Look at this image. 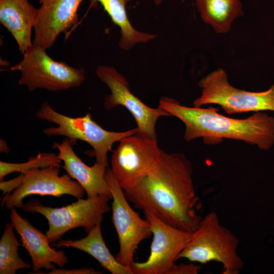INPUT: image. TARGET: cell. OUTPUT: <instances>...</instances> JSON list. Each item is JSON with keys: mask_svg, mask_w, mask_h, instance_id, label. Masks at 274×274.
Masks as SVG:
<instances>
[{"mask_svg": "<svg viewBox=\"0 0 274 274\" xmlns=\"http://www.w3.org/2000/svg\"><path fill=\"white\" fill-rule=\"evenodd\" d=\"M190 161L183 154L162 151L156 168L135 186L124 191L135 208L162 221L190 232L202 217L200 199L196 194Z\"/></svg>", "mask_w": 274, "mask_h": 274, "instance_id": "1", "label": "cell"}, {"mask_svg": "<svg viewBox=\"0 0 274 274\" xmlns=\"http://www.w3.org/2000/svg\"><path fill=\"white\" fill-rule=\"evenodd\" d=\"M46 0H39V4H43L45 1H46Z\"/></svg>", "mask_w": 274, "mask_h": 274, "instance_id": "27", "label": "cell"}, {"mask_svg": "<svg viewBox=\"0 0 274 274\" xmlns=\"http://www.w3.org/2000/svg\"><path fill=\"white\" fill-rule=\"evenodd\" d=\"M238 238L223 226L218 215L211 212L202 218L186 247L177 257L204 264L216 261L222 265V274H238L244 263L238 255Z\"/></svg>", "mask_w": 274, "mask_h": 274, "instance_id": "3", "label": "cell"}, {"mask_svg": "<svg viewBox=\"0 0 274 274\" xmlns=\"http://www.w3.org/2000/svg\"><path fill=\"white\" fill-rule=\"evenodd\" d=\"M111 199L108 195L82 198L61 208L45 206L38 200L31 199L22 208L25 212L39 213L46 218L49 229L45 234L52 244L73 229L83 227L87 233H89L101 223L103 215L110 211L108 202Z\"/></svg>", "mask_w": 274, "mask_h": 274, "instance_id": "7", "label": "cell"}, {"mask_svg": "<svg viewBox=\"0 0 274 274\" xmlns=\"http://www.w3.org/2000/svg\"><path fill=\"white\" fill-rule=\"evenodd\" d=\"M163 150L157 140L137 134L124 138L114 151L111 171L124 191L135 186L159 163Z\"/></svg>", "mask_w": 274, "mask_h": 274, "instance_id": "8", "label": "cell"}, {"mask_svg": "<svg viewBox=\"0 0 274 274\" xmlns=\"http://www.w3.org/2000/svg\"><path fill=\"white\" fill-rule=\"evenodd\" d=\"M90 7L99 3L108 13L112 21L119 27L120 37L119 47L125 51L132 49L138 44L147 43L157 37L156 34L140 31L131 24L127 15L126 7L133 0H88Z\"/></svg>", "mask_w": 274, "mask_h": 274, "instance_id": "18", "label": "cell"}, {"mask_svg": "<svg viewBox=\"0 0 274 274\" xmlns=\"http://www.w3.org/2000/svg\"><path fill=\"white\" fill-rule=\"evenodd\" d=\"M46 49L32 45L11 71H19L18 84L29 91L43 89L51 91L67 90L80 86L86 80L82 67L75 68L64 62L54 60Z\"/></svg>", "mask_w": 274, "mask_h": 274, "instance_id": "5", "label": "cell"}, {"mask_svg": "<svg viewBox=\"0 0 274 274\" xmlns=\"http://www.w3.org/2000/svg\"><path fill=\"white\" fill-rule=\"evenodd\" d=\"M53 146L58 151L57 155L63 162L62 167L83 187L87 197L108 195L112 198L105 178L108 167L97 162L92 166L86 164L74 152L73 146L67 138L61 143L54 142Z\"/></svg>", "mask_w": 274, "mask_h": 274, "instance_id": "15", "label": "cell"}, {"mask_svg": "<svg viewBox=\"0 0 274 274\" xmlns=\"http://www.w3.org/2000/svg\"><path fill=\"white\" fill-rule=\"evenodd\" d=\"M0 152L1 153L8 154L10 152V149L7 145V142L1 139L0 140Z\"/></svg>", "mask_w": 274, "mask_h": 274, "instance_id": "25", "label": "cell"}, {"mask_svg": "<svg viewBox=\"0 0 274 274\" xmlns=\"http://www.w3.org/2000/svg\"><path fill=\"white\" fill-rule=\"evenodd\" d=\"M158 107L183 122L187 142L201 138L206 144L216 145L223 139H232L256 145L261 150L274 145V117L262 111L235 119L220 114L218 108L189 107L167 96L160 98Z\"/></svg>", "mask_w": 274, "mask_h": 274, "instance_id": "2", "label": "cell"}, {"mask_svg": "<svg viewBox=\"0 0 274 274\" xmlns=\"http://www.w3.org/2000/svg\"><path fill=\"white\" fill-rule=\"evenodd\" d=\"M200 268L199 265L192 262L188 264H175L169 271L168 274H197Z\"/></svg>", "mask_w": 274, "mask_h": 274, "instance_id": "22", "label": "cell"}, {"mask_svg": "<svg viewBox=\"0 0 274 274\" xmlns=\"http://www.w3.org/2000/svg\"><path fill=\"white\" fill-rule=\"evenodd\" d=\"M10 220L20 237V245L31 258L34 273L43 268L51 270L55 268V264L63 267L68 263V257L64 251L52 248L46 234L33 226L26 218H22L15 208L11 210Z\"/></svg>", "mask_w": 274, "mask_h": 274, "instance_id": "14", "label": "cell"}, {"mask_svg": "<svg viewBox=\"0 0 274 274\" xmlns=\"http://www.w3.org/2000/svg\"><path fill=\"white\" fill-rule=\"evenodd\" d=\"M95 73L111 92L105 98V108L111 110L118 106L124 107L135 120L138 130L136 134L157 140L155 126L158 118L171 115L159 107L152 108L144 104L131 92L126 78L114 67L99 65Z\"/></svg>", "mask_w": 274, "mask_h": 274, "instance_id": "10", "label": "cell"}, {"mask_svg": "<svg viewBox=\"0 0 274 274\" xmlns=\"http://www.w3.org/2000/svg\"><path fill=\"white\" fill-rule=\"evenodd\" d=\"M202 20L216 33L228 32L233 21L244 16L241 0H194Z\"/></svg>", "mask_w": 274, "mask_h": 274, "instance_id": "19", "label": "cell"}, {"mask_svg": "<svg viewBox=\"0 0 274 274\" xmlns=\"http://www.w3.org/2000/svg\"><path fill=\"white\" fill-rule=\"evenodd\" d=\"M200 95L193 107L218 105L228 115L249 112L274 111V84L263 91L253 92L232 86L225 71L219 68L200 80Z\"/></svg>", "mask_w": 274, "mask_h": 274, "instance_id": "6", "label": "cell"}, {"mask_svg": "<svg viewBox=\"0 0 274 274\" xmlns=\"http://www.w3.org/2000/svg\"><path fill=\"white\" fill-rule=\"evenodd\" d=\"M36 117L57 125L44 129V134L48 136H65L73 146L78 140L87 143L93 150L95 162L107 167H109L107 155L112 151L113 144L125 137L136 134L138 131L137 128L122 132L109 131L95 122L89 112L83 116L70 117L54 110L47 101L41 105Z\"/></svg>", "mask_w": 274, "mask_h": 274, "instance_id": "4", "label": "cell"}, {"mask_svg": "<svg viewBox=\"0 0 274 274\" xmlns=\"http://www.w3.org/2000/svg\"><path fill=\"white\" fill-rule=\"evenodd\" d=\"M60 165L36 168L23 173L21 184L12 193L2 197L1 206L6 208H22L23 200L29 195L53 196L70 195L76 199L83 198L85 190L67 174L59 176Z\"/></svg>", "mask_w": 274, "mask_h": 274, "instance_id": "12", "label": "cell"}, {"mask_svg": "<svg viewBox=\"0 0 274 274\" xmlns=\"http://www.w3.org/2000/svg\"><path fill=\"white\" fill-rule=\"evenodd\" d=\"M38 9L28 0H0V22L15 40L21 54L33 45L31 32Z\"/></svg>", "mask_w": 274, "mask_h": 274, "instance_id": "16", "label": "cell"}, {"mask_svg": "<svg viewBox=\"0 0 274 274\" xmlns=\"http://www.w3.org/2000/svg\"><path fill=\"white\" fill-rule=\"evenodd\" d=\"M105 178L113 199L112 221L119 243V250L115 257L121 264L130 267L138 245L152 234L151 225L130 206L123 190L109 167Z\"/></svg>", "mask_w": 274, "mask_h": 274, "instance_id": "9", "label": "cell"}, {"mask_svg": "<svg viewBox=\"0 0 274 274\" xmlns=\"http://www.w3.org/2000/svg\"><path fill=\"white\" fill-rule=\"evenodd\" d=\"M83 0H46L38 9L33 45L46 50L57 37L77 23L78 9Z\"/></svg>", "mask_w": 274, "mask_h": 274, "instance_id": "13", "label": "cell"}, {"mask_svg": "<svg viewBox=\"0 0 274 274\" xmlns=\"http://www.w3.org/2000/svg\"><path fill=\"white\" fill-rule=\"evenodd\" d=\"M11 222L7 223L0 240V273L15 274L21 269H29L30 264L20 257V244L13 231Z\"/></svg>", "mask_w": 274, "mask_h": 274, "instance_id": "20", "label": "cell"}, {"mask_svg": "<svg viewBox=\"0 0 274 274\" xmlns=\"http://www.w3.org/2000/svg\"><path fill=\"white\" fill-rule=\"evenodd\" d=\"M62 161L57 154L52 152H40L28 160L22 163L0 161V180H4L8 175L14 172L25 173L36 168H43L53 165H60Z\"/></svg>", "mask_w": 274, "mask_h": 274, "instance_id": "21", "label": "cell"}, {"mask_svg": "<svg viewBox=\"0 0 274 274\" xmlns=\"http://www.w3.org/2000/svg\"><path fill=\"white\" fill-rule=\"evenodd\" d=\"M153 1H154V3L156 5H159L163 1V0H153Z\"/></svg>", "mask_w": 274, "mask_h": 274, "instance_id": "26", "label": "cell"}, {"mask_svg": "<svg viewBox=\"0 0 274 274\" xmlns=\"http://www.w3.org/2000/svg\"><path fill=\"white\" fill-rule=\"evenodd\" d=\"M23 174L21 173L17 177L8 180L1 181L0 189L2 191L3 197L7 194L12 193L17 189L22 183L23 181Z\"/></svg>", "mask_w": 274, "mask_h": 274, "instance_id": "23", "label": "cell"}, {"mask_svg": "<svg viewBox=\"0 0 274 274\" xmlns=\"http://www.w3.org/2000/svg\"><path fill=\"white\" fill-rule=\"evenodd\" d=\"M153 236L150 254L144 262L133 261V274H168L177 257L190 241L192 232L172 226L148 212H144Z\"/></svg>", "mask_w": 274, "mask_h": 274, "instance_id": "11", "label": "cell"}, {"mask_svg": "<svg viewBox=\"0 0 274 274\" xmlns=\"http://www.w3.org/2000/svg\"><path fill=\"white\" fill-rule=\"evenodd\" d=\"M50 274H100V271H96L93 268L83 267L80 268L65 269L54 268L51 270Z\"/></svg>", "mask_w": 274, "mask_h": 274, "instance_id": "24", "label": "cell"}, {"mask_svg": "<svg viewBox=\"0 0 274 274\" xmlns=\"http://www.w3.org/2000/svg\"><path fill=\"white\" fill-rule=\"evenodd\" d=\"M52 246L56 248H73L86 252L112 274H133L130 267L121 264L110 253L102 237L100 223L84 238L78 240L60 239L52 244Z\"/></svg>", "mask_w": 274, "mask_h": 274, "instance_id": "17", "label": "cell"}]
</instances>
